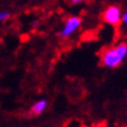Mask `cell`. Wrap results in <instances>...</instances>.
<instances>
[{"instance_id": "6da1fadb", "label": "cell", "mask_w": 127, "mask_h": 127, "mask_svg": "<svg viewBox=\"0 0 127 127\" xmlns=\"http://www.w3.org/2000/svg\"><path fill=\"white\" fill-rule=\"evenodd\" d=\"M127 56V43H119L117 46L112 47L106 49L101 54L100 61L101 64L106 68L110 69H114L117 66H119L125 57Z\"/></svg>"}, {"instance_id": "7a4b0ae2", "label": "cell", "mask_w": 127, "mask_h": 127, "mask_svg": "<svg viewBox=\"0 0 127 127\" xmlns=\"http://www.w3.org/2000/svg\"><path fill=\"white\" fill-rule=\"evenodd\" d=\"M121 9L120 7L116 6V5H111L108 7L105 8V11L103 12V19L107 25L111 26H118L121 21Z\"/></svg>"}, {"instance_id": "3957f363", "label": "cell", "mask_w": 127, "mask_h": 127, "mask_svg": "<svg viewBox=\"0 0 127 127\" xmlns=\"http://www.w3.org/2000/svg\"><path fill=\"white\" fill-rule=\"evenodd\" d=\"M81 25H82V19L79 16H70V18L66 19L65 23H64V27L62 28L60 35L62 37L66 39V37L71 36L75 32L77 31L78 28L81 27Z\"/></svg>"}, {"instance_id": "277c9868", "label": "cell", "mask_w": 127, "mask_h": 127, "mask_svg": "<svg viewBox=\"0 0 127 127\" xmlns=\"http://www.w3.org/2000/svg\"><path fill=\"white\" fill-rule=\"evenodd\" d=\"M47 106H48V101L46 99H40L33 104V106L31 108V112L33 114H35V116H39V114H41V113H43L46 111Z\"/></svg>"}, {"instance_id": "5b68a950", "label": "cell", "mask_w": 127, "mask_h": 127, "mask_svg": "<svg viewBox=\"0 0 127 127\" xmlns=\"http://www.w3.org/2000/svg\"><path fill=\"white\" fill-rule=\"evenodd\" d=\"M120 32L124 36H127V12H125L121 16V21H120Z\"/></svg>"}, {"instance_id": "8992f818", "label": "cell", "mask_w": 127, "mask_h": 127, "mask_svg": "<svg viewBox=\"0 0 127 127\" xmlns=\"http://www.w3.org/2000/svg\"><path fill=\"white\" fill-rule=\"evenodd\" d=\"M9 16H11L9 12H7V11L0 12V22H4V21L8 20V19H9Z\"/></svg>"}, {"instance_id": "52a82bcc", "label": "cell", "mask_w": 127, "mask_h": 127, "mask_svg": "<svg viewBox=\"0 0 127 127\" xmlns=\"http://www.w3.org/2000/svg\"><path fill=\"white\" fill-rule=\"evenodd\" d=\"M83 0H71V2H72V5H78V4H81Z\"/></svg>"}]
</instances>
